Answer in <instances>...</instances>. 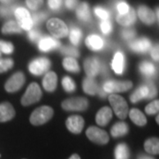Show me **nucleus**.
I'll return each instance as SVG.
<instances>
[{
  "label": "nucleus",
  "mask_w": 159,
  "mask_h": 159,
  "mask_svg": "<svg viewBox=\"0 0 159 159\" xmlns=\"http://www.w3.org/2000/svg\"><path fill=\"white\" fill-rule=\"evenodd\" d=\"M53 110L50 106H41L34 110L30 116V122L34 125H41L48 122L53 116Z\"/></svg>",
  "instance_id": "obj_1"
},
{
  "label": "nucleus",
  "mask_w": 159,
  "mask_h": 159,
  "mask_svg": "<svg viewBox=\"0 0 159 159\" xmlns=\"http://www.w3.org/2000/svg\"><path fill=\"white\" fill-rule=\"evenodd\" d=\"M109 101L112 106L115 114L120 119H125L128 112V105L125 99L119 95L112 94L109 97Z\"/></svg>",
  "instance_id": "obj_2"
},
{
  "label": "nucleus",
  "mask_w": 159,
  "mask_h": 159,
  "mask_svg": "<svg viewBox=\"0 0 159 159\" xmlns=\"http://www.w3.org/2000/svg\"><path fill=\"white\" fill-rule=\"evenodd\" d=\"M47 28L55 38H63L68 34V28L66 23L59 19L53 18L47 22Z\"/></svg>",
  "instance_id": "obj_3"
},
{
  "label": "nucleus",
  "mask_w": 159,
  "mask_h": 159,
  "mask_svg": "<svg viewBox=\"0 0 159 159\" xmlns=\"http://www.w3.org/2000/svg\"><path fill=\"white\" fill-rule=\"evenodd\" d=\"M42 97V91L39 85L35 82L31 83L27 89L26 93L21 98V104L24 106H29L34 102H37Z\"/></svg>",
  "instance_id": "obj_4"
},
{
  "label": "nucleus",
  "mask_w": 159,
  "mask_h": 159,
  "mask_svg": "<svg viewBox=\"0 0 159 159\" xmlns=\"http://www.w3.org/2000/svg\"><path fill=\"white\" fill-rule=\"evenodd\" d=\"M89 107V101L84 97H73L62 102V108L71 111H82Z\"/></svg>",
  "instance_id": "obj_5"
},
{
  "label": "nucleus",
  "mask_w": 159,
  "mask_h": 159,
  "mask_svg": "<svg viewBox=\"0 0 159 159\" xmlns=\"http://www.w3.org/2000/svg\"><path fill=\"white\" fill-rule=\"evenodd\" d=\"M133 83L132 81L126 80V81H118V80H109L106 81L103 86L102 89L107 94H114V93H120V92H125L132 89Z\"/></svg>",
  "instance_id": "obj_6"
},
{
  "label": "nucleus",
  "mask_w": 159,
  "mask_h": 159,
  "mask_svg": "<svg viewBox=\"0 0 159 159\" xmlns=\"http://www.w3.org/2000/svg\"><path fill=\"white\" fill-rule=\"evenodd\" d=\"M14 15L17 19L18 24L20 25V27L21 29H25L29 31L30 29L33 28V20L31 14L29 13V11L23 8V7H18L14 11Z\"/></svg>",
  "instance_id": "obj_7"
},
{
  "label": "nucleus",
  "mask_w": 159,
  "mask_h": 159,
  "mask_svg": "<svg viewBox=\"0 0 159 159\" xmlns=\"http://www.w3.org/2000/svg\"><path fill=\"white\" fill-rule=\"evenodd\" d=\"M86 134L91 142H95L97 144L104 145L109 142L108 134L104 130H102L97 126L89 127L86 132Z\"/></svg>",
  "instance_id": "obj_8"
},
{
  "label": "nucleus",
  "mask_w": 159,
  "mask_h": 159,
  "mask_svg": "<svg viewBox=\"0 0 159 159\" xmlns=\"http://www.w3.org/2000/svg\"><path fill=\"white\" fill-rule=\"evenodd\" d=\"M51 61L46 57H39L29 64V69L31 74L34 75H42L45 74L51 68Z\"/></svg>",
  "instance_id": "obj_9"
},
{
  "label": "nucleus",
  "mask_w": 159,
  "mask_h": 159,
  "mask_svg": "<svg viewBox=\"0 0 159 159\" xmlns=\"http://www.w3.org/2000/svg\"><path fill=\"white\" fill-rule=\"evenodd\" d=\"M25 80H26L25 75L20 72H18L16 74H13L11 78L6 81L5 89L9 93L17 92L19 89H20L22 88V86L25 83Z\"/></svg>",
  "instance_id": "obj_10"
},
{
  "label": "nucleus",
  "mask_w": 159,
  "mask_h": 159,
  "mask_svg": "<svg viewBox=\"0 0 159 159\" xmlns=\"http://www.w3.org/2000/svg\"><path fill=\"white\" fill-rule=\"evenodd\" d=\"M84 119L82 117L78 116V115H74V116H71L69 117L66 122V127L71 133L75 134H80L81 131L84 127Z\"/></svg>",
  "instance_id": "obj_11"
},
{
  "label": "nucleus",
  "mask_w": 159,
  "mask_h": 159,
  "mask_svg": "<svg viewBox=\"0 0 159 159\" xmlns=\"http://www.w3.org/2000/svg\"><path fill=\"white\" fill-rule=\"evenodd\" d=\"M84 69L88 77L93 78L100 72V62L97 57H89L84 61Z\"/></svg>",
  "instance_id": "obj_12"
},
{
  "label": "nucleus",
  "mask_w": 159,
  "mask_h": 159,
  "mask_svg": "<svg viewBox=\"0 0 159 159\" xmlns=\"http://www.w3.org/2000/svg\"><path fill=\"white\" fill-rule=\"evenodd\" d=\"M60 46L61 44L57 39H54L50 36H43L38 43L40 51H45V52L55 50V49H58Z\"/></svg>",
  "instance_id": "obj_13"
},
{
  "label": "nucleus",
  "mask_w": 159,
  "mask_h": 159,
  "mask_svg": "<svg viewBox=\"0 0 159 159\" xmlns=\"http://www.w3.org/2000/svg\"><path fill=\"white\" fill-rule=\"evenodd\" d=\"M138 15L142 22L147 25H152L156 21V15L154 11L147 6H140L138 9Z\"/></svg>",
  "instance_id": "obj_14"
},
{
  "label": "nucleus",
  "mask_w": 159,
  "mask_h": 159,
  "mask_svg": "<svg viewBox=\"0 0 159 159\" xmlns=\"http://www.w3.org/2000/svg\"><path fill=\"white\" fill-rule=\"evenodd\" d=\"M117 21L121 26L124 27H130L133 24H134L136 21V13L134 8L129 9L125 14H119L117 16Z\"/></svg>",
  "instance_id": "obj_15"
},
{
  "label": "nucleus",
  "mask_w": 159,
  "mask_h": 159,
  "mask_svg": "<svg viewBox=\"0 0 159 159\" xmlns=\"http://www.w3.org/2000/svg\"><path fill=\"white\" fill-rule=\"evenodd\" d=\"M130 48L135 52H147L150 50L151 48V42L148 38H140V39L135 40L134 42L130 43Z\"/></svg>",
  "instance_id": "obj_16"
},
{
  "label": "nucleus",
  "mask_w": 159,
  "mask_h": 159,
  "mask_svg": "<svg viewBox=\"0 0 159 159\" xmlns=\"http://www.w3.org/2000/svg\"><path fill=\"white\" fill-rule=\"evenodd\" d=\"M15 116V111L10 102L0 103V122H6Z\"/></svg>",
  "instance_id": "obj_17"
},
{
  "label": "nucleus",
  "mask_w": 159,
  "mask_h": 159,
  "mask_svg": "<svg viewBox=\"0 0 159 159\" xmlns=\"http://www.w3.org/2000/svg\"><path fill=\"white\" fill-rule=\"evenodd\" d=\"M112 118V111L109 107H102L97 114L96 121L97 125L100 126H104L108 124Z\"/></svg>",
  "instance_id": "obj_18"
},
{
  "label": "nucleus",
  "mask_w": 159,
  "mask_h": 159,
  "mask_svg": "<svg viewBox=\"0 0 159 159\" xmlns=\"http://www.w3.org/2000/svg\"><path fill=\"white\" fill-rule=\"evenodd\" d=\"M57 74L54 72H48L43 80V86L44 89L48 92H53L57 88Z\"/></svg>",
  "instance_id": "obj_19"
},
{
  "label": "nucleus",
  "mask_w": 159,
  "mask_h": 159,
  "mask_svg": "<svg viewBox=\"0 0 159 159\" xmlns=\"http://www.w3.org/2000/svg\"><path fill=\"white\" fill-rule=\"evenodd\" d=\"M86 45L91 51H100L104 45L102 39L97 34H91L86 39Z\"/></svg>",
  "instance_id": "obj_20"
},
{
  "label": "nucleus",
  "mask_w": 159,
  "mask_h": 159,
  "mask_svg": "<svg viewBox=\"0 0 159 159\" xmlns=\"http://www.w3.org/2000/svg\"><path fill=\"white\" fill-rule=\"evenodd\" d=\"M148 88L147 84L141 86L138 88L135 92H134L130 97V101L132 102H137L141 101L142 99H148Z\"/></svg>",
  "instance_id": "obj_21"
},
{
  "label": "nucleus",
  "mask_w": 159,
  "mask_h": 159,
  "mask_svg": "<svg viewBox=\"0 0 159 159\" xmlns=\"http://www.w3.org/2000/svg\"><path fill=\"white\" fill-rule=\"evenodd\" d=\"M82 87H83L84 92L87 93L88 95H91V96H94V95L97 94L98 89H99V87L97 85V81L90 77H87L83 80Z\"/></svg>",
  "instance_id": "obj_22"
},
{
  "label": "nucleus",
  "mask_w": 159,
  "mask_h": 159,
  "mask_svg": "<svg viewBox=\"0 0 159 159\" xmlns=\"http://www.w3.org/2000/svg\"><path fill=\"white\" fill-rule=\"evenodd\" d=\"M111 66H112V68L116 74H123L124 67H125V57L121 52H117L115 54Z\"/></svg>",
  "instance_id": "obj_23"
},
{
  "label": "nucleus",
  "mask_w": 159,
  "mask_h": 159,
  "mask_svg": "<svg viewBox=\"0 0 159 159\" xmlns=\"http://www.w3.org/2000/svg\"><path fill=\"white\" fill-rule=\"evenodd\" d=\"M129 117L132 119V121L139 126H143L147 124V119H146L145 115L137 109L131 110L129 112Z\"/></svg>",
  "instance_id": "obj_24"
},
{
  "label": "nucleus",
  "mask_w": 159,
  "mask_h": 159,
  "mask_svg": "<svg viewBox=\"0 0 159 159\" xmlns=\"http://www.w3.org/2000/svg\"><path fill=\"white\" fill-rule=\"evenodd\" d=\"M77 17L82 21H89L91 19L90 9L87 3H81L76 9Z\"/></svg>",
  "instance_id": "obj_25"
},
{
  "label": "nucleus",
  "mask_w": 159,
  "mask_h": 159,
  "mask_svg": "<svg viewBox=\"0 0 159 159\" xmlns=\"http://www.w3.org/2000/svg\"><path fill=\"white\" fill-rule=\"evenodd\" d=\"M128 133V125L125 122H118L112 126L111 134L115 138L124 136Z\"/></svg>",
  "instance_id": "obj_26"
},
{
  "label": "nucleus",
  "mask_w": 159,
  "mask_h": 159,
  "mask_svg": "<svg viewBox=\"0 0 159 159\" xmlns=\"http://www.w3.org/2000/svg\"><path fill=\"white\" fill-rule=\"evenodd\" d=\"M21 32H22V29L20 27V25L15 20L7 21L2 28V33L3 34H14V33L20 34Z\"/></svg>",
  "instance_id": "obj_27"
},
{
  "label": "nucleus",
  "mask_w": 159,
  "mask_h": 159,
  "mask_svg": "<svg viewBox=\"0 0 159 159\" xmlns=\"http://www.w3.org/2000/svg\"><path fill=\"white\" fill-rule=\"evenodd\" d=\"M144 148L146 152L151 155H157L159 153V142L157 138L148 139L144 143Z\"/></svg>",
  "instance_id": "obj_28"
},
{
  "label": "nucleus",
  "mask_w": 159,
  "mask_h": 159,
  "mask_svg": "<svg viewBox=\"0 0 159 159\" xmlns=\"http://www.w3.org/2000/svg\"><path fill=\"white\" fill-rule=\"evenodd\" d=\"M140 71L145 77L152 78L157 74V69L152 63L150 62H142L140 65Z\"/></svg>",
  "instance_id": "obj_29"
},
{
  "label": "nucleus",
  "mask_w": 159,
  "mask_h": 159,
  "mask_svg": "<svg viewBox=\"0 0 159 159\" xmlns=\"http://www.w3.org/2000/svg\"><path fill=\"white\" fill-rule=\"evenodd\" d=\"M130 152L127 145L120 143L115 148V159H129Z\"/></svg>",
  "instance_id": "obj_30"
},
{
  "label": "nucleus",
  "mask_w": 159,
  "mask_h": 159,
  "mask_svg": "<svg viewBox=\"0 0 159 159\" xmlns=\"http://www.w3.org/2000/svg\"><path fill=\"white\" fill-rule=\"evenodd\" d=\"M63 66L66 70L72 73H79L80 66L74 57H67L63 60Z\"/></svg>",
  "instance_id": "obj_31"
},
{
  "label": "nucleus",
  "mask_w": 159,
  "mask_h": 159,
  "mask_svg": "<svg viewBox=\"0 0 159 159\" xmlns=\"http://www.w3.org/2000/svg\"><path fill=\"white\" fill-rule=\"evenodd\" d=\"M70 40L72 42V43L74 45H78L80 43V41L81 39V36H82V34H81V31L79 29L77 28H73L70 31Z\"/></svg>",
  "instance_id": "obj_32"
},
{
  "label": "nucleus",
  "mask_w": 159,
  "mask_h": 159,
  "mask_svg": "<svg viewBox=\"0 0 159 159\" xmlns=\"http://www.w3.org/2000/svg\"><path fill=\"white\" fill-rule=\"evenodd\" d=\"M16 9V6L12 5H2L0 6V15L3 17H8L11 16V14L14 12Z\"/></svg>",
  "instance_id": "obj_33"
},
{
  "label": "nucleus",
  "mask_w": 159,
  "mask_h": 159,
  "mask_svg": "<svg viewBox=\"0 0 159 159\" xmlns=\"http://www.w3.org/2000/svg\"><path fill=\"white\" fill-rule=\"evenodd\" d=\"M62 85L63 88L65 89V90L67 91V92H74L76 89L74 81L68 76H66L62 80Z\"/></svg>",
  "instance_id": "obj_34"
},
{
  "label": "nucleus",
  "mask_w": 159,
  "mask_h": 159,
  "mask_svg": "<svg viewBox=\"0 0 159 159\" xmlns=\"http://www.w3.org/2000/svg\"><path fill=\"white\" fill-rule=\"evenodd\" d=\"M13 66V60L11 58H0V74L5 73Z\"/></svg>",
  "instance_id": "obj_35"
},
{
  "label": "nucleus",
  "mask_w": 159,
  "mask_h": 159,
  "mask_svg": "<svg viewBox=\"0 0 159 159\" xmlns=\"http://www.w3.org/2000/svg\"><path fill=\"white\" fill-rule=\"evenodd\" d=\"M61 53L64 54V55H66V56H70L71 57H80V53L79 51H77L75 48H73V47H69V46H65V47H62L61 48Z\"/></svg>",
  "instance_id": "obj_36"
},
{
  "label": "nucleus",
  "mask_w": 159,
  "mask_h": 159,
  "mask_svg": "<svg viewBox=\"0 0 159 159\" xmlns=\"http://www.w3.org/2000/svg\"><path fill=\"white\" fill-rule=\"evenodd\" d=\"M48 16V13L45 11H40V12H35L31 17L33 20V25H39L40 23L43 22Z\"/></svg>",
  "instance_id": "obj_37"
},
{
  "label": "nucleus",
  "mask_w": 159,
  "mask_h": 159,
  "mask_svg": "<svg viewBox=\"0 0 159 159\" xmlns=\"http://www.w3.org/2000/svg\"><path fill=\"white\" fill-rule=\"evenodd\" d=\"M0 51L6 54H11L13 51V45L10 42H5L0 40Z\"/></svg>",
  "instance_id": "obj_38"
},
{
  "label": "nucleus",
  "mask_w": 159,
  "mask_h": 159,
  "mask_svg": "<svg viewBox=\"0 0 159 159\" xmlns=\"http://www.w3.org/2000/svg\"><path fill=\"white\" fill-rule=\"evenodd\" d=\"M158 109L159 101L158 100H155L152 102H150L148 106L145 108V111L148 115H154V114H157L158 112Z\"/></svg>",
  "instance_id": "obj_39"
},
{
  "label": "nucleus",
  "mask_w": 159,
  "mask_h": 159,
  "mask_svg": "<svg viewBox=\"0 0 159 159\" xmlns=\"http://www.w3.org/2000/svg\"><path fill=\"white\" fill-rule=\"evenodd\" d=\"M95 13L97 17H99L101 20H109L110 18V13L107 10H105L104 8H102L101 6H97L95 8Z\"/></svg>",
  "instance_id": "obj_40"
},
{
  "label": "nucleus",
  "mask_w": 159,
  "mask_h": 159,
  "mask_svg": "<svg viewBox=\"0 0 159 159\" xmlns=\"http://www.w3.org/2000/svg\"><path fill=\"white\" fill-rule=\"evenodd\" d=\"M27 6L32 11H36L38 10L41 6L43 4V0H26Z\"/></svg>",
  "instance_id": "obj_41"
},
{
  "label": "nucleus",
  "mask_w": 159,
  "mask_h": 159,
  "mask_svg": "<svg viewBox=\"0 0 159 159\" xmlns=\"http://www.w3.org/2000/svg\"><path fill=\"white\" fill-rule=\"evenodd\" d=\"M100 28L102 32L104 34H108L111 32L112 30V27H111V23L109 20H102V22L100 24Z\"/></svg>",
  "instance_id": "obj_42"
},
{
  "label": "nucleus",
  "mask_w": 159,
  "mask_h": 159,
  "mask_svg": "<svg viewBox=\"0 0 159 159\" xmlns=\"http://www.w3.org/2000/svg\"><path fill=\"white\" fill-rule=\"evenodd\" d=\"M29 38L32 42H39L42 39V34L37 29H30L29 32Z\"/></svg>",
  "instance_id": "obj_43"
},
{
  "label": "nucleus",
  "mask_w": 159,
  "mask_h": 159,
  "mask_svg": "<svg viewBox=\"0 0 159 159\" xmlns=\"http://www.w3.org/2000/svg\"><path fill=\"white\" fill-rule=\"evenodd\" d=\"M48 5L52 11H58L62 6V0H48Z\"/></svg>",
  "instance_id": "obj_44"
},
{
  "label": "nucleus",
  "mask_w": 159,
  "mask_h": 159,
  "mask_svg": "<svg viewBox=\"0 0 159 159\" xmlns=\"http://www.w3.org/2000/svg\"><path fill=\"white\" fill-rule=\"evenodd\" d=\"M135 34H136V32H135L134 29H124V30H122V32H121L122 37L125 40H130L132 39V38H134V37L135 36Z\"/></svg>",
  "instance_id": "obj_45"
},
{
  "label": "nucleus",
  "mask_w": 159,
  "mask_h": 159,
  "mask_svg": "<svg viewBox=\"0 0 159 159\" xmlns=\"http://www.w3.org/2000/svg\"><path fill=\"white\" fill-rule=\"evenodd\" d=\"M129 9H130V6L125 2H119L117 5V10L119 11V14H125L129 11Z\"/></svg>",
  "instance_id": "obj_46"
},
{
  "label": "nucleus",
  "mask_w": 159,
  "mask_h": 159,
  "mask_svg": "<svg viewBox=\"0 0 159 159\" xmlns=\"http://www.w3.org/2000/svg\"><path fill=\"white\" fill-rule=\"evenodd\" d=\"M146 84H147V86H148V99H151V98H153V97H155L157 95V88H156V86L154 85L152 82H150V81H148Z\"/></svg>",
  "instance_id": "obj_47"
},
{
  "label": "nucleus",
  "mask_w": 159,
  "mask_h": 159,
  "mask_svg": "<svg viewBox=\"0 0 159 159\" xmlns=\"http://www.w3.org/2000/svg\"><path fill=\"white\" fill-rule=\"evenodd\" d=\"M78 6V0H66V6L73 10L76 6Z\"/></svg>",
  "instance_id": "obj_48"
},
{
  "label": "nucleus",
  "mask_w": 159,
  "mask_h": 159,
  "mask_svg": "<svg viewBox=\"0 0 159 159\" xmlns=\"http://www.w3.org/2000/svg\"><path fill=\"white\" fill-rule=\"evenodd\" d=\"M151 57H152L154 60L158 61V44H157L152 49V51H151Z\"/></svg>",
  "instance_id": "obj_49"
},
{
  "label": "nucleus",
  "mask_w": 159,
  "mask_h": 159,
  "mask_svg": "<svg viewBox=\"0 0 159 159\" xmlns=\"http://www.w3.org/2000/svg\"><path fill=\"white\" fill-rule=\"evenodd\" d=\"M138 159H154L151 157H148V156H145V155H141L138 157Z\"/></svg>",
  "instance_id": "obj_50"
},
{
  "label": "nucleus",
  "mask_w": 159,
  "mask_h": 159,
  "mask_svg": "<svg viewBox=\"0 0 159 159\" xmlns=\"http://www.w3.org/2000/svg\"><path fill=\"white\" fill-rule=\"evenodd\" d=\"M12 1L13 0H0V3H2L3 5H9Z\"/></svg>",
  "instance_id": "obj_51"
},
{
  "label": "nucleus",
  "mask_w": 159,
  "mask_h": 159,
  "mask_svg": "<svg viewBox=\"0 0 159 159\" xmlns=\"http://www.w3.org/2000/svg\"><path fill=\"white\" fill-rule=\"evenodd\" d=\"M69 159H80L79 155H77V154H74V155H72L71 157H70V158Z\"/></svg>",
  "instance_id": "obj_52"
},
{
  "label": "nucleus",
  "mask_w": 159,
  "mask_h": 159,
  "mask_svg": "<svg viewBox=\"0 0 159 159\" xmlns=\"http://www.w3.org/2000/svg\"><path fill=\"white\" fill-rule=\"evenodd\" d=\"M157 20H158V8H157Z\"/></svg>",
  "instance_id": "obj_53"
}]
</instances>
